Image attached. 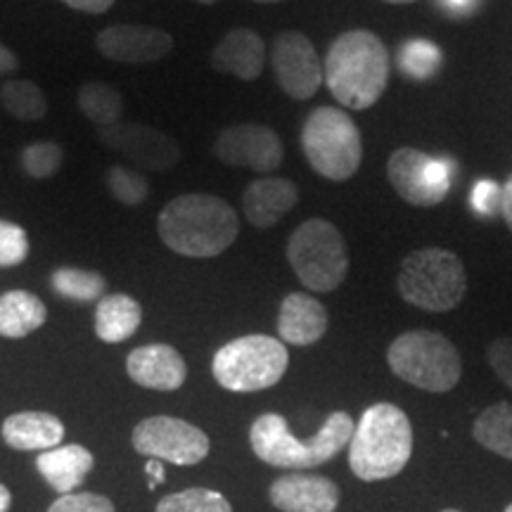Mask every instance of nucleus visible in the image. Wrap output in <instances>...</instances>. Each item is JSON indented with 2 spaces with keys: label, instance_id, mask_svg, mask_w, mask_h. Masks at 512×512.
<instances>
[{
  "label": "nucleus",
  "instance_id": "obj_8",
  "mask_svg": "<svg viewBox=\"0 0 512 512\" xmlns=\"http://www.w3.org/2000/svg\"><path fill=\"white\" fill-rule=\"evenodd\" d=\"M287 261L306 290L335 292L349 273L347 240L332 221L309 219L292 230Z\"/></svg>",
  "mask_w": 512,
  "mask_h": 512
},
{
  "label": "nucleus",
  "instance_id": "obj_22",
  "mask_svg": "<svg viewBox=\"0 0 512 512\" xmlns=\"http://www.w3.org/2000/svg\"><path fill=\"white\" fill-rule=\"evenodd\" d=\"M3 439L15 451H50L62 446L64 425L53 413H15L3 422Z\"/></svg>",
  "mask_w": 512,
  "mask_h": 512
},
{
  "label": "nucleus",
  "instance_id": "obj_24",
  "mask_svg": "<svg viewBox=\"0 0 512 512\" xmlns=\"http://www.w3.org/2000/svg\"><path fill=\"white\" fill-rule=\"evenodd\" d=\"M48 320V309L36 294L10 290L0 297V337L24 339Z\"/></svg>",
  "mask_w": 512,
  "mask_h": 512
},
{
  "label": "nucleus",
  "instance_id": "obj_46",
  "mask_svg": "<svg viewBox=\"0 0 512 512\" xmlns=\"http://www.w3.org/2000/svg\"><path fill=\"white\" fill-rule=\"evenodd\" d=\"M441 512H460V510H456V508H448V510H441Z\"/></svg>",
  "mask_w": 512,
  "mask_h": 512
},
{
  "label": "nucleus",
  "instance_id": "obj_6",
  "mask_svg": "<svg viewBox=\"0 0 512 512\" xmlns=\"http://www.w3.org/2000/svg\"><path fill=\"white\" fill-rule=\"evenodd\" d=\"M396 290L415 309L446 313L463 302L467 271L460 256L448 249H415L401 261Z\"/></svg>",
  "mask_w": 512,
  "mask_h": 512
},
{
  "label": "nucleus",
  "instance_id": "obj_31",
  "mask_svg": "<svg viewBox=\"0 0 512 512\" xmlns=\"http://www.w3.org/2000/svg\"><path fill=\"white\" fill-rule=\"evenodd\" d=\"M62 162V145L50 143V140H38V143L24 147L22 152L24 171H27L29 178H36V181H48V178H53L57 171L62 169Z\"/></svg>",
  "mask_w": 512,
  "mask_h": 512
},
{
  "label": "nucleus",
  "instance_id": "obj_44",
  "mask_svg": "<svg viewBox=\"0 0 512 512\" xmlns=\"http://www.w3.org/2000/svg\"><path fill=\"white\" fill-rule=\"evenodd\" d=\"M197 3H202V5H216V3H219V0H197Z\"/></svg>",
  "mask_w": 512,
  "mask_h": 512
},
{
  "label": "nucleus",
  "instance_id": "obj_39",
  "mask_svg": "<svg viewBox=\"0 0 512 512\" xmlns=\"http://www.w3.org/2000/svg\"><path fill=\"white\" fill-rule=\"evenodd\" d=\"M17 67H19L17 55L12 53L8 46H3V43H0V76H8L12 72H17Z\"/></svg>",
  "mask_w": 512,
  "mask_h": 512
},
{
  "label": "nucleus",
  "instance_id": "obj_9",
  "mask_svg": "<svg viewBox=\"0 0 512 512\" xmlns=\"http://www.w3.org/2000/svg\"><path fill=\"white\" fill-rule=\"evenodd\" d=\"M290 354L280 339L247 335L223 344L211 361L214 380L235 394H252L271 389L283 380Z\"/></svg>",
  "mask_w": 512,
  "mask_h": 512
},
{
  "label": "nucleus",
  "instance_id": "obj_37",
  "mask_svg": "<svg viewBox=\"0 0 512 512\" xmlns=\"http://www.w3.org/2000/svg\"><path fill=\"white\" fill-rule=\"evenodd\" d=\"M64 5H69L72 10L79 12H88V15H102L112 8L117 0H62Z\"/></svg>",
  "mask_w": 512,
  "mask_h": 512
},
{
  "label": "nucleus",
  "instance_id": "obj_27",
  "mask_svg": "<svg viewBox=\"0 0 512 512\" xmlns=\"http://www.w3.org/2000/svg\"><path fill=\"white\" fill-rule=\"evenodd\" d=\"M0 102L5 112L19 121H41L48 114V100L41 86L27 79L5 81L0 86Z\"/></svg>",
  "mask_w": 512,
  "mask_h": 512
},
{
  "label": "nucleus",
  "instance_id": "obj_47",
  "mask_svg": "<svg viewBox=\"0 0 512 512\" xmlns=\"http://www.w3.org/2000/svg\"><path fill=\"white\" fill-rule=\"evenodd\" d=\"M503 512H512V503H510V505H508V508H505Z\"/></svg>",
  "mask_w": 512,
  "mask_h": 512
},
{
  "label": "nucleus",
  "instance_id": "obj_3",
  "mask_svg": "<svg viewBox=\"0 0 512 512\" xmlns=\"http://www.w3.org/2000/svg\"><path fill=\"white\" fill-rule=\"evenodd\" d=\"M356 422L349 413L335 411L311 439L299 441L287 427V420L278 413H264L252 422L249 444L256 458L283 470H311L330 463L349 446Z\"/></svg>",
  "mask_w": 512,
  "mask_h": 512
},
{
  "label": "nucleus",
  "instance_id": "obj_43",
  "mask_svg": "<svg viewBox=\"0 0 512 512\" xmlns=\"http://www.w3.org/2000/svg\"><path fill=\"white\" fill-rule=\"evenodd\" d=\"M382 3H389V5H411L415 0H382Z\"/></svg>",
  "mask_w": 512,
  "mask_h": 512
},
{
  "label": "nucleus",
  "instance_id": "obj_13",
  "mask_svg": "<svg viewBox=\"0 0 512 512\" xmlns=\"http://www.w3.org/2000/svg\"><path fill=\"white\" fill-rule=\"evenodd\" d=\"M214 155L228 166L271 174L283 164L285 147L278 133L264 124H235L223 128L214 143Z\"/></svg>",
  "mask_w": 512,
  "mask_h": 512
},
{
  "label": "nucleus",
  "instance_id": "obj_2",
  "mask_svg": "<svg viewBox=\"0 0 512 512\" xmlns=\"http://www.w3.org/2000/svg\"><path fill=\"white\" fill-rule=\"evenodd\" d=\"M157 233L171 252L188 259H214L238 240L240 219L221 197L190 192L166 204L157 219Z\"/></svg>",
  "mask_w": 512,
  "mask_h": 512
},
{
  "label": "nucleus",
  "instance_id": "obj_23",
  "mask_svg": "<svg viewBox=\"0 0 512 512\" xmlns=\"http://www.w3.org/2000/svg\"><path fill=\"white\" fill-rule=\"evenodd\" d=\"M143 323V306L131 294H105L95 309V335L107 344L126 342Z\"/></svg>",
  "mask_w": 512,
  "mask_h": 512
},
{
  "label": "nucleus",
  "instance_id": "obj_4",
  "mask_svg": "<svg viewBox=\"0 0 512 512\" xmlns=\"http://www.w3.org/2000/svg\"><path fill=\"white\" fill-rule=\"evenodd\" d=\"M413 456V425L394 403H375L349 441V467L361 482H382L406 470Z\"/></svg>",
  "mask_w": 512,
  "mask_h": 512
},
{
  "label": "nucleus",
  "instance_id": "obj_36",
  "mask_svg": "<svg viewBox=\"0 0 512 512\" xmlns=\"http://www.w3.org/2000/svg\"><path fill=\"white\" fill-rule=\"evenodd\" d=\"M472 209L484 219L501 214V185L496 181H479L472 188Z\"/></svg>",
  "mask_w": 512,
  "mask_h": 512
},
{
  "label": "nucleus",
  "instance_id": "obj_32",
  "mask_svg": "<svg viewBox=\"0 0 512 512\" xmlns=\"http://www.w3.org/2000/svg\"><path fill=\"white\" fill-rule=\"evenodd\" d=\"M399 64L403 74L413 76V79H430L432 74H437L441 64V50L430 41H408L403 43L399 53Z\"/></svg>",
  "mask_w": 512,
  "mask_h": 512
},
{
  "label": "nucleus",
  "instance_id": "obj_1",
  "mask_svg": "<svg viewBox=\"0 0 512 512\" xmlns=\"http://www.w3.org/2000/svg\"><path fill=\"white\" fill-rule=\"evenodd\" d=\"M389 50L368 29H351L337 36L323 64V81L342 107L370 110L389 86Z\"/></svg>",
  "mask_w": 512,
  "mask_h": 512
},
{
  "label": "nucleus",
  "instance_id": "obj_7",
  "mask_svg": "<svg viewBox=\"0 0 512 512\" xmlns=\"http://www.w3.org/2000/svg\"><path fill=\"white\" fill-rule=\"evenodd\" d=\"M306 162L325 181L344 183L356 176L363 162V140L356 121L339 107H318L302 126Z\"/></svg>",
  "mask_w": 512,
  "mask_h": 512
},
{
  "label": "nucleus",
  "instance_id": "obj_45",
  "mask_svg": "<svg viewBox=\"0 0 512 512\" xmlns=\"http://www.w3.org/2000/svg\"><path fill=\"white\" fill-rule=\"evenodd\" d=\"M254 3H280V0H254Z\"/></svg>",
  "mask_w": 512,
  "mask_h": 512
},
{
  "label": "nucleus",
  "instance_id": "obj_41",
  "mask_svg": "<svg viewBox=\"0 0 512 512\" xmlns=\"http://www.w3.org/2000/svg\"><path fill=\"white\" fill-rule=\"evenodd\" d=\"M477 0H441V5L448 8L451 12H470L475 8Z\"/></svg>",
  "mask_w": 512,
  "mask_h": 512
},
{
  "label": "nucleus",
  "instance_id": "obj_42",
  "mask_svg": "<svg viewBox=\"0 0 512 512\" xmlns=\"http://www.w3.org/2000/svg\"><path fill=\"white\" fill-rule=\"evenodd\" d=\"M10 505H12V494H10V489H8V486L0 484V512H8V510H10Z\"/></svg>",
  "mask_w": 512,
  "mask_h": 512
},
{
  "label": "nucleus",
  "instance_id": "obj_33",
  "mask_svg": "<svg viewBox=\"0 0 512 512\" xmlns=\"http://www.w3.org/2000/svg\"><path fill=\"white\" fill-rule=\"evenodd\" d=\"M31 242L27 230L12 221L0 219V268H15L27 261Z\"/></svg>",
  "mask_w": 512,
  "mask_h": 512
},
{
  "label": "nucleus",
  "instance_id": "obj_19",
  "mask_svg": "<svg viewBox=\"0 0 512 512\" xmlns=\"http://www.w3.org/2000/svg\"><path fill=\"white\" fill-rule=\"evenodd\" d=\"M328 309L306 292L287 294L278 313L280 342L311 347L328 332Z\"/></svg>",
  "mask_w": 512,
  "mask_h": 512
},
{
  "label": "nucleus",
  "instance_id": "obj_40",
  "mask_svg": "<svg viewBox=\"0 0 512 512\" xmlns=\"http://www.w3.org/2000/svg\"><path fill=\"white\" fill-rule=\"evenodd\" d=\"M145 472H147V484H150V489H157V486L164 482V465H162V460H155V458L147 460Z\"/></svg>",
  "mask_w": 512,
  "mask_h": 512
},
{
  "label": "nucleus",
  "instance_id": "obj_10",
  "mask_svg": "<svg viewBox=\"0 0 512 512\" xmlns=\"http://www.w3.org/2000/svg\"><path fill=\"white\" fill-rule=\"evenodd\" d=\"M387 178L403 202L418 209H430L444 202L448 195L453 166L415 147H399L387 162Z\"/></svg>",
  "mask_w": 512,
  "mask_h": 512
},
{
  "label": "nucleus",
  "instance_id": "obj_5",
  "mask_svg": "<svg viewBox=\"0 0 512 512\" xmlns=\"http://www.w3.org/2000/svg\"><path fill=\"white\" fill-rule=\"evenodd\" d=\"M387 363L399 380L430 394L451 392L463 375L456 344L432 330H411L396 337L387 349Z\"/></svg>",
  "mask_w": 512,
  "mask_h": 512
},
{
  "label": "nucleus",
  "instance_id": "obj_12",
  "mask_svg": "<svg viewBox=\"0 0 512 512\" xmlns=\"http://www.w3.org/2000/svg\"><path fill=\"white\" fill-rule=\"evenodd\" d=\"M271 62L275 81L292 100H311L323 86V62L302 31H283L275 36Z\"/></svg>",
  "mask_w": 512,
  "mask_h": 512
},
{
  "label": "nucleus",
  "instance_id": "obj_11",
  "mask_svg": "<svg viewBox=\"0 0 512 512\" xmlns=\"http://www.w3.org/2000/svg\"><path fill=\"white\" fill-rule=\"evenodd\" d=\"M133 448L140 456L190 467L209 456L211 441L200 427L190 425L188 420L155 415L138 422L133 430Z\"/></svg>",
  "mask_w": 512,
  "mask_h": 512
},
{
  "label": "nucleus",
  "instance_id": "obj_28",
  "mask_svg": "<svg viewBox=\"0 0 512 512\" xmlns=\"http://www.w3.org/2000/svg\"><path fill=\"white\" fill-rule=\"evenodd\" d=\"M50 285L60 297L72 299V302H95V299L105 297L107 292L105 275L74 266L57 268Z\"/></svg>",
  "mask_w": 512,
  "mask_h": 512
},
{
  "label": "nucleus",
  "instance_id": "obj_18",
  "mask_svg": "<svg viewBox=\"0 0 512 512\" xmlns=\"http://www.w3.org/2000/svg\"><path fill=\"white\" fill-rule=\"evenodd\" d=\"M299 202V188L290 178H256L242 192V209L249 226L266 230L283 221Z\"/></svg>",
  "mask_w": 512,
  "mask_h": 512
},
{
  "label": "nucleus",
  "instance_id": "obj_14",
  "mask_svg": "<svg viewBox=\"0 0 512 512\" xmlns=\"http://www.w3.org/2000/svg\"><path fill=\"white\" fill-rule=\"evenodd\" d=\"M98 138L143 171H166L181 162V147L176 140L155 126L119 121L114 126L98 128Z\"/></svg>",
  "mask_w": 512,
  "mask_h": 512
},
{
  "label": "nucleus",
  "instance_id": "obj_20",
  "mask_svg": "<svg viewBox=\"0 0 512 512\" xmlns=\"http://www.w3.org/2000/svg\"><path fill=\"white\" fill-rule=\"evenodd\" d=\"M266 46L252 29H233L216 43L211 67L221 74H233L240 81H254L264 72Z\"/></svg>",
  "mask_w": 512,
  "mask_h": 512
},
{
  "label": "nucleus",
  "instance_id": "obj_34",
  "mask_svg": "<svg viewBox=\"0 0 512 512\" xmlns=\"http://www.w3.org/2000/svg\"><path fill=\"white\" fill-rule=\"evenodd\" d=\"M48 512H117L110 498L100 494H64L50 505Z\"/></svg>",
  "mask_w": 512,
  "mask_h": 512
},
{
  "label": "nucleus",
  "instance_id": "obj_35",
  "mask_svg": "<svg viewBox=\"0 0 512 512\" xmlns=\"http://www.w3.org/2000/svg\"><path fill=\"white\" fill-rule=\"evenodd\" d=\"M486 361L505 387L512 389V337L494 339L486 349Z\"/></svg>",
  "mask_w": 512,
  "mask_h": 512
},
{
  "label": "nucleus",
  "instance_id": "obj_30",
  "mask_svg": "<svg viewBox=\"0 0 512 512\" xmlns=\"http://www.w3.org/2000/svg\"><path fill=\"white\" fill-rule=\"evenodd\" d=\"M107 190L114 200L126 204V207H140L150 197V183L136 169L128 166H110L105 174Z\"/></svg>",
  "mask_w": 512,
  "mask_h": 512
},
{
  "label": "nucleus",
  "instance_id": "obj_29",
  "mask_svg": "<svg viewBox=\"0 0 512 512\" xmlns=\"http://www.w3.org/2000/svg\"><path fill=\"white\" fill-rule=\"evenodd\" d=\"M155 512H233L228 498L211 489H185L164 496Z\"/></svg>",
  "mask_w": 512,
  "mask_h": 512
},
{
  "label": "nucleus",
  "instance_id": "obj_26",
  "mask_svg": "<svg viewBox=\"0 0 512 512\" xmlns=\"http://www.w3.org/2000/svg\"><path fill=\"white\" fill-rule=\"evenodd\" d=\"M76 102H79L83 117L100 128L119 124L121 117H124V98H121V93L114 86H110V83H83L79 88V95H76Z\"/></svg>",
  "mask_w": 512,
  "mask_h": 512
},
{
  "label": "nucleus",
  "instance_id": "obj_17",
  "mask_svg": "<svg viewBox=\"0 0 512 512\" xmlns=\"http://www.w3.org/2000/svg\"><path fill=\"white\" fill-rule=\"evenodd\" d=\"M126 373L133 382L155 392H176L185 384L188 366L169 344H145L126 358Z\"/></svg>",
  "mask_w": 512,
  "mask_h": 512
},
{
  "label": "nucleus",
  "instance_id": "obj_15",
  "mask_svg": "<svg viewBox=\"0 0 512 512\" xmlns=\"http://www.w3.org/2000/svg\"><path fill=\"white\" fill-rule=\"evenodd\" d=\"M100 55L105 60L124 64H152L164 60L174 50V38L169 31L143 24H114L102 29L95 38Z\"/></svg>",
  "mask_w": 512,
  "mask_h": 512
},
{
  "label": "nucleus",
  "instance_id": "obj_38",
  "mask_svg": "<svg viewBox=\"0 0 512 512\" xmlns=\"http://www.w3.org/2000/svg\"><path fill=\"white\" fill-rule=\"evenodd\" d=\"M501 216L505 226H508L512 233V174L508 176V181H505L501 188Z\"/></svg>",
  "mask_w": 512,
  "mask_h": 512
},
{
  "label": "nucleus",
  "instance_id": "obj_16",
  "mask_svg": "<svg viewBox=\"0 0 512 512\" xmlns=\"http://www.w3.org/2000/svg\"><path fill=\"white\" fill-rule=\"evenodd\" d=\"M268 496L283 512H335L339 508V486L330 477L309 472L278 477L268 489Z\"/></svg>",
  "mask_w": 512,
  "mask_h": 512
},
{
  "label": "nucleus",
  "instance_id": "obj_21",
  "mask_svg": "<svg viewBox=\"0 0 512 512\" xmlns=\"http://www.w3.org/2000/svg\"><path fill=\"white\" fill-rule=\"evenodd\" d=\"M95 458L86 446L69 444L57 446L50 451H43L36 458V467L43 479L60 494H74L79 486L86 482V477L93 472Z\"/></svg>",
  "mask_w": 512,
  "mask_h": 512
},
{
  "label": "nucleus",
  "instance_id": "obj_25",
  "mask_svg": "<svg viewBox=\"0 0 512 512\" xmlns=\"http://www.w3.org/2000/svg\"><path fill=\"white\" fill-rule=\"evenodd\" d=\"M472 437L486 451L512 460V403L501 401L484 408L472 425Z\"/></svg>",
  "mask_w": 512,
  "mask_h": 512
}]
</instances>
